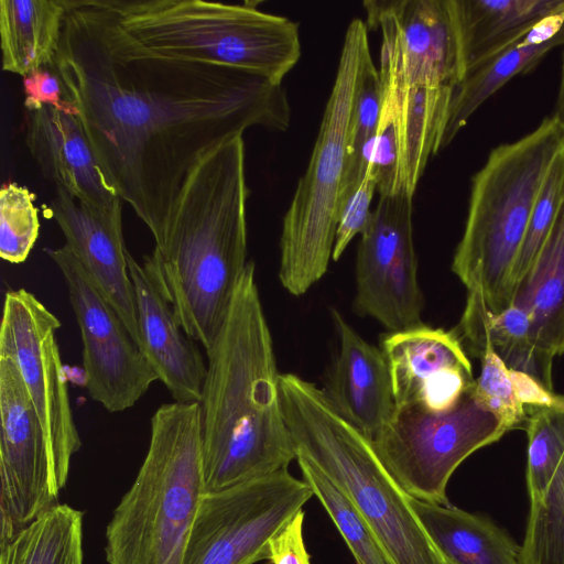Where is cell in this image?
<instances>
[{
    "mask_svg": "<svg viewBox=\"0 0 564 564\" xmlns=\"http://www.w3.org/2000/svg\"><path fill=\"white\" fill-rule=\"evenodd\" d=\"M53 66L108 184L162 234L184 182L210 150L252 127L285 131L282 85L245 69L155 54L108 0H66Z\"/></svg>",
    "mask_w": 564,
    "mask_h": 564,
    "instance_id": "obj_1",
    "label": "cell"
},
{
    "mask_svg": "<svg viewBox=\"0 0 564 564\" xmlns=\"http://www.w3.org/2000/svg\"><path fill=\"white\" fill-rule=\"evenodd\" d=\"M206 355L199 401L205 494L288 469L296 449L283 414L280 375L252 261Z\"/></svg>",
    "mask_w": 564,
    "mask_h": 564,
    "instance_id": "obj_2",
    "label": "cell"
},
{
    "mask_svg": "<svg viewBox=\"0 0 564 564\" xmlns=\"http://www.w3.org/2000/svg\"><path fill=\"white\" fill-rule=\"evenodd\" d=\"M242 137L207 152L191 171L148 258L186 335L207 352L247 264Z\"/></svg>",
    "mask_w": 564,
    "mask_h": 564,
    "instance_id": "obj_3",
    "label": "cell"
},
{
    "mask_svg": "<svg viewBox=\"0 0 564 564\" xmlns=\"http://www.w3.org/2000/svg\"><path fill=\"white\" fill-rule=\"evenodd\" d=\"M280 393L296 456L315 465L349 498L393 563L445 564L410 496L387 470L372 442L339 413L324 390L283 373Z\"/></svg>",
    "mask_w": 564,
    "mask_h": 564,
    "instance_id": "obj_4",
    "label": "cell"
},
{
    "mask_svg": "<svg viewBox=\"0 0 564 564\" xmlns=\"http://www.w3.org/2000/svg\"><path fill=\"white\" fill-rule=\"evenodd\" d=\"M150 423L144 460L107 527L109 564H182L205 494L199 402L164 403Z\"/></svg>",
    "mask_w": 564,
    "mask_h": 564,
    "instance_id": "obj_5",
    "label": "cell"
},
{
    "mask_svg": "<svg viewBox=\"0 0 564 564\" xmlns=\"http://www.w3.org/2000/svg\"><path fill=\"white\" fill-rule=\"evenodd\" d=\"M564 149V128L545 118L523 138L495 148L473 176L468 213L452 271L488 308L511 305L512 273L543 181Z\"/></svg>",
    "mask_w": 564,
    "mask_h": 564,
    "instance_id": "obj_6",
    "label": "cell"
},
{
    "mask_svg": "<svg viewBox=\"0 0 564 564\" xmlns=\"http://www.w3.org/2000/svg\"><path fill=\"white\" fill-rule=\"evenodd\" d=\"M123 31L172 58L245 69L282 85L297 64V23L254 3L204 0H108Z\"/></svg>",
    "mask_w": 564,
    "mask_h": 564,
    "instance_id": "obj_7",
    "label": "cell"
},
{
    "mask_svg": "<svg viewBox=\"0 0 564 564\" xmlns=\"http://www.w3.org/2000/svg\"><path fill=\"white\" fill-rule=\"evenodd\" d=\"M369 50L365 21L352 19L344 36L335 80L306 171L282 221L279 279L295 296L319 281L332 260L348 124L362 59Z\"/></svg>",
    "mask_w": 564,
    "mask_h": 564,
    "instance_id": "obj_8",
    "label": "cell"
},
{
    "mask_svg": "<svg viewBox=\"0 0 564 564\" xmlns=\"http://www.w3.org/2000/svg\"><path fill=\"white\" fill-rule=\"evenodd\" d=\"M471 390L447 412L395 410L372 441L378 457L410 497L449 503L446 487L456 468L507 433L497 417L477 403Z\"/></svg>",
    "mask_w": 564,
    "mask_h": 564,
    "instance_id": "obj_9",
    "label": "cell"
},
{
    "mask_svg": "<svg viewBox=\"0 0 564 564\" xmlns=\"http://www.w3.org/2000/svg\"><path fill=\"white\" fill-rule=\"evenodd\" d=\"M314 496L288 469L223 491L204 494L182 564H254L271 539Z\"/></svg>",
    "mask_w": 564,
    "mask_h": 564,
    "instance_id": "obj_10",
    "label": "cell"
},
{
    "mask_svg": "<svg viewBox=\"0 0 564 564\" xmlns=\"http://www.w3.org/2000/svg\"><path fill=\"white\" fill-rule=\"evenodd\" d=\"M62 324L33 293L10 290L4 295L0 355L11 358L40 416L55 469L64 487L82 441L74 422L67 379L56 333Z\"/></svg>",
    "mask_w": 564,
    "mask_h": 564,
    "instance_id": "obj_11",
    "label": "cell"
},
{
    "mask_svg": "<svg viewBox=\"0 0 564 564\" xmlns=\"http://www.w3.org/2000/svg\"><path fill=\"white\" fill-rule=\"evenodd\" d=\"M45 251L65 281L79 327L89 397L110 413L133 408L159 380L155 372L79 260L65 246Z\"/></svg>",
    "mask_w": 564,
    "mask_h": 564,
    "instance_id": "obj_12",
    "label": "cell"
},
{
    "mask_svg": "<svg viewBox=\"0 0 564 564\" xmlns=\"http://www.w3.org/2000/svg\"><path fill=\"white\" fill-rule=\"evenodd\" d=\"M365 24L381 34V91L454 89L465 74L454 0H367Z\"/></svg>",
    "mask_w": 564,
    "mask_h": 564,
    "instance_id": "obj_13",
    "label": "cell"
},
{
    "mask_svg": "<svg viewBox=\"0 0 564 564\" xmlns=\"http://www.w3.org/2000/svg\"><path fill=\"white\" fill-rule=\"evenodd\" d=\"M0 547L57 505L64 488L14 361L0 355Z\"/></svg>",
    "mask_w": 564,
    "mask_h": 564,
    "instance_id": "obj_14",
    "label": "cell"
},
{
    "mask_svg": "<svg viewBox=\"0 0 564 564\" xmlns=\"http://www.w3.org/2000/svg\"><path fill=\"white\" fill-rule=\"evenodd\" d=\"M412 198L406 192L379 195L357 248L354 305L390 333L422 324Z\"/></svg>",
    "mask_w": 564,
    "mask_h": 564,
    "instance_id": "obj_15",
    "label": "cell"
},
{
    "mask_svg": "<svg viewBox=\"0 0 564 564\" xmlns=\"http://www.w3.org/2000/svg\"><path fill=\"white\" fill-rule=\"evenodd\" d=\"M395 410L443 413L475 384L471 362L453 330L417 325L381 339Z\"/></svg>",
    "mask_w": 564,
    "mask_h": 564,
    "instance_id": "obj_16",
    "label": "cell"
},
{
    "mask_svg": "<svg viewBox=\"0 0 564 564\" xmlns=\"http://www.w3.org/2000/svg\"><path fill=\"white\" fill-rule=\"evenodd\" d=\"M50 213L65 237V247L90 274L139 347L134 290L122 230V200L100 209L55 187Z\"/></svg>",
    "mask_w": 564,
    "mask_h": 564,
    "instance_id": "obj_17",
    "label": "cell"
},
{
    "mask_svg": "<svg viewBox=\"0 0 564 564\" xmlns=\"http://www.w3.org/2000/svg\"><path fill=\"white\" fill-rule=\"evenodd\" d=\"M134 290L139 348L158 379L177 402H199L207 365L196 341L191 339L173 311L153 268L127 252Z\"/></svg>",
    "mask_w": 564,
    "mask_h": 564,
    "instance_id": "obj_18",
    "label": "cell"
},
{
    "mask_svg": "<svg viewBox=\"0 0 564 564\" xmlns=\"http://www.w3.org/2000/svg\"><path fill=\"white\" fill-rule=\"evenodd\" d=\"M25 144L43 177L78 202L108 209L120 199L106 181L73 106L25 110Z\"/></svg>",
    "mask_w": 564,
    "mask_h": 564,
    "instance_id": "obj_19",
    "label": "cell"
},
{
    "mask_svg": "<svg viewBox=\"0 0 564 564\" xmlns=\"http://www.w3.org/2000/svg\"><path fill=\"white\" fill-rule=\"evenodd\" d=\"M339 351L332 368L326 397L339 413L371 442L395 412L392 382L381 348L366 341L332 310Z\"/></svg>",
    "mask_w": 564,
    "mask_h": 564,
    "instance_id": "obj_20",
    "label": "cell"
},
{
    "mask_svg": "<svg viewBox=\"0 0 564 564\" xmlns=\"http://www.w3.org/2000/svg\"><path fill=\"white\" fill-rule=\"evenodd\" d=\"M453 89L413 86L381 91L378 127L389 126L394 137V194L414 195L429 159L440 151Z\"/></svg>",
    "mask_w": 564,
    "mask_h": 564,
    "instance_id": "obj_21",
    "label": "cell"
},
{
    "mask_svg": "<svg viewBox=\"0 0 564 564\" xmlns=\"http://www.w3.org/2000/svg\"><path fill=\"white\" fill-rule=\"evenodd\" d=\"M564 44V11L555 14L528 35L467 72L452 93L440 151L466 126L473 113L517 75L530 72L554 47Z\"/></svg>",
    "mask_w": 564,
    "mask_h": 564,
    "instance_id": "obj_22",
    "label": "cell"
},
{
    "mask_svg": "<svg viewBox=\"0 0 564 564\" xmlns=\"http://www.w3.org/2000/svg\"><path fill=\"white\" fill-rule=\"evenodd\" d=\"M454 9L466 74L563 12L564 0H454Z\"/></svg>",
    "mask_w": 564,
    "mask_h": 564,
    "instance_id": "obj_23",
    "label": "cell"
},
{
    "mask_svg": "<svg viewBox=\"0 0 564 564\" xmlns=\"http://www.w3.org/2000/svg\"><path fill=\"white\" fill-rule=\"evenodd\" d=\"M410 505L445 564H521V546L489 519L449 503Z\"/></svg>",
    "mask_w": 564,
    "mask_h": 564,
    "instance_id": "obj_24",
    "label": "cell"
},
{
    "mask_svg": "<svg viewBox=\"0 0 564 564\" xmlns=\"http://www.w3.org/2000/svg\"><path fill=\"white\" fill-rule=\"evenodd\" d=\"M459 329L477 357L488 346L509 369L525 372L553 390V358L536 346L531 317L522 308L511 304L494 313L479 288L468 290Z\"/></svg>",
    "mask_w": 564,
    "mask_h": 564,
    "instance_id": "obj_25",
    "label": "cell"
},
{
    "mask_svg": "<svg viewBox=\"0 0 564 564\" xmlns=\"http://www.w3.org/2000/svg\"><path fill=\"white\" fill-rule=\"evenodd\" d=\"M511 304L531 317L543 354L553 359L564 354V199L530 269L514 285Z\"/></svg>",
    "mask_w": 564,
    "mask_h": 564,
    "instance_id": "obj_26",
    "label": "cell"
},
{
    "mask_svg": "<svg viewBox=\"0 0 564 564\" xmlns=\"http://www.w3.org/2000/svg\"><path fill=\"white\" fill-rule=\"evenodd\" d=\"M66 12V0H0L3 70L23 77L53 64Z\"/></svg>",
    "mask_w": 564,
    "mask_h": 564,
    "instance_id": "obj_27",
    "label": "cell"
},
{
    "mask_svg": "<svg viewBox=\"0 0 564 564\" xmlns=\"http://www.w3.org/2000/svg\"><path fill=\"white\" fill-rule=\"evenodd\" d=\"M0 549V564H83V513L57 503Z\"/></svg>",
    "mask_w": 564,
    "mask_h": 564,
    "instance_id": "obj_28",
    "label": "cell"
},
{
    "mask_svg": "<svg viewBox=\"0 0 564 564\" xmlns=\"http://www.w3.org/2000/svg\"><path fill=\"white\" fill-rule=\"evenodd\" d=\"M296 460L303 479L336 525L356 564H394L349 498L306 458L297 455Z\"/></svg>",
    "mask_w": 564,
    "mask_h": 564,
    "instance_id": "obj_29",
    "label": "cell"
},
{
    "mask_svg": "<svg viewBox=\"0 0 564 564\" xmlns=\"http://www.w3.org/2000/svg\"><path fill=\"white\" fill-rule=\"evenodd\" d=\"M380 106V79L369 50L362 59L348 124L346 169L341 183L340 205L360 184L366 173L368 165L365 155L377 133Z\"/></svg>",
    "mask_w": 564,
    "mask_h": 564,
    "instance_id": "obj_30",
    "label": "cell"
},
{
    "mask_svg": "<svg viewBox=\"0 0 564 564\" xmlns=\"http://www.w3.org/2000/svg\"><path fill=\"white\" fill-rule=\"evenodd\" d=\"M529 420L527 487L530 506L538 505L564 456V404L525 409Z\"/></svg>",
    "mask_w": 564,
    "mask_h": 564,
    "instance_id": "obj_31",
    "label": "cell"
},
{
    "mask_svg": "<svg viewBox=\"0 0 564 564\" xmlns=\"http://www.w3.org/2000/svg\"><path fill=\"white\" fill-rule=\"evenodd\" d=\"M521 564H564V456L542 500L530 506Z\"/></svg>",
    "mask_w": 564,
    "mask_h": 564,
    "instance_id": "obj_32",
    "label": "cell"
},
{
    "mask_svg": "<svg viewBox=\"0 0 564 564\" xmlns=\"http://www.w3.org/2000/svg\"><path fill=\"white\" fill-rule=\"evenodd\" d=\"M40 230L34 195L24 186L7 183L0 191V257L18 264L24 262Z\"/></svg>",
    "mask_w": 564,
    "mask_h": 564,
    "instance_id": "obj_33",
    "label": "cell"
},
{
    "mask_svg": "<svg viewBox=\"0 0 564 564\" xmlns=\"http://www.w3.org/2000/svg\"><path fill=\"white\" fill-rule=\"evenodd\" d=\"M479 358L481 369L471 390L474 399L497 417L506 432L525 429L529 415L516 394L510 369L488 346Z\"/></svg>",
    "mask_w": 564,
    "mask_h": 564,
    "instance_id": "obj_34",
    "label": "cell"
},
{
    "mask_svg": "<svg viewBox=\"0 0 564 564\" xmlns=\"http://www.w3.org/2000/svg\"><path fill=\"white\" fill-rule=\"evenodd\" d=\"M563 199L564 149L554 159L535 199L524 241L513 269V288L530 269L555 221Z\"/></svg>",
    "mask_w": 564,
    "mask_h": 564,
    "instance_id": "obj_35",
    "label": "cell"
},
{
    "mask_svg": "<svg viewBox=\"0 0 564 564\" xmlns=\"http://www.w3.org/2000/svg\"><path fill=\"white\" fill-rule=\"evenodd\" d=\"M376 191V175L367 166L360 184L339 207L332 260H339L351 240L366 230L372 215L371 202Z\"/></svg>",
    "mask_w": 564,
    "mask_h": 564,
    "instance_id": "obj_36",
    "label": "cell"
},
{
    "mask_svg": "<svg viewBox=\"0 0 564 564\" xmlns=\"http://www.w3.org/2000/svg\"><path fill=\"white\" fill-rule=\"evenodd\" d=\"M25 110L44 106L66 109L72 105L65 99L62 80L53 64L37 68L23 76Z\"/></svg>",
    "mask_w": 564,
    "mask_h": 564,
    "instance_id": "obj_37",
    "label": "cell"
},
{
    "mask_svg": "<svg viewBox=\"0 0 564 564\" xmlns=\"http://www.w3.org/2000/svg\"><path fill=\"white\" fill-rule=\"evenodd\" d=\"M304 518L302 509L271 539L267 558L271 564H311L303 536Z\"/></svg>",
    "mask_w": 564,
    "mask_h": 564,
    "instance_id": "obj_38",
    "label": "cell"
},
{
    "mask_svg": "<svg viewBox=\"0 0 564 564\" xmlns=\"http://www.w3.org/2000/svg\"><path fill=\"white\" fill-rule=\"evenodd\" d=\"M510 376L516 394L525 409L556 408L564 404V395L547 389L534 377L512 369Z\"/></svg>",
    "mask_w": 564,
    "mask_h": 564,
    "instance_id": "obj_39",
    "label": "cell"
},
{
    "mask_svg": "<svg viewBox=\"0 0 564 564\" xmlns=\"http://www.w3.org/2000/svg\"><path fill=\"white\" fill-rule=\"evenodd\" d=\"M564 46V44H563ZM564 128V50L562 57L561 83L555 105V112L552 116Z\"/></svg>",
    "mask_w": 564,
    "mask_h": 564,
    "instance_id": "obj_40",
    "label": "cell"
}]
</instances>
